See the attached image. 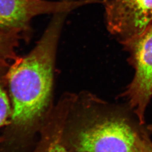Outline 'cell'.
<instances>
[{
    "label": "cell",
    "mask_w": 152,
    "mask_h": 152,
    "mask_svg": "<svg viewBox=\"0 0 152 152\" xmlns=\"http://www.w3.org/2000/svg\"><path fill=\"white\" fill-rule=\"evenodd\" d=\"M68 13L53 14L34 48L14 60L7 73L13 104L12 118L17 126H31L47 107L59 41Z\"/></svg>",
    "instance_id": "6da1fadb"
},
{
    "label": "cell",
    "mask_w": 152,
    "mask_h": 152,
    "mask_svg": "<svg viewBox=\"0 0 152 152\" xmlns=\"http://www.w3.org/2000/svg\"><path fill=\"white\" fill-rule=\"evenodd\" d=\"M150 140L123 115L94 117L77 132L73 146L78 152H147Z\"/></svg>",
    "instance_id": "7a4b0ae2"
},
{
    "label": "cell",
    "mask_w": 152,
    "mask_h": 152,
    "mask_svg": "<svg viewBox=\"0 0 152 152\" xmlns=\"http://www.w3.org/2000/svg\"><path fill=\"white\" fill-rule=\"evenodd\" d=\"M99 0H0V31L22 36L30 31L36 16L67 12Z\"/></svg>",
    "instance_id": "3957f363"
},
{
    "label": "cell",
    "mask_w": 152,
    "mask_h": 152,
    "mask_svg": "<svg viewBox=\"0 0 152 152\" xmlns=\"http://www.w3.org/2000/svg\"><path fill=\"white\" fill-rule=\"evenodd\" d=\"M135 69L134 78L126 91L131 107L141 124L152 97V24L140 36L125 45Z\"/></svg>",
    "instance_id": "277c9868"
},
{
    "label": "cell",
    "mask_w": 152,
    "mask_h": 152,
    "mask_svg": "<svg viewBox=\"0 0 152 152\" xmlns=\"http://www.w3.org/2000/svg\"><path fill=\"white\" fill-rule=\"evenodd\" d=\"M105 6L109 31L125 45L152 24V0H108Z\"/></svg>",
    "instance_id": "5b68a950"
},
{
    "label": "cell",
    "mask_w": 152,
    "mask_h": 152,
    "mask_svg": "<svg viewBox=\"0 0 152 152\" xmlns=\"http://www.w3.org/2000/svg\"><path fill=\"white\" fill-rule=\"evenodd\" d=\"M22 36L15 33L0 31V70H4L8 62L18 57L16 49Z\"/></svg>",
    "instance_id": "8992f818"
},
{
    "label": "cell",
    "mask_w": 152,
    "mask_h": 152,
    "mask_svg": "<svg viewBox=\"0 0 152 152\" xmlns=\"http://www.w3.org/2000/svg\"><path fill=\"white\" fill-rule=\"evenodd\" d=\"M2 71H0V73ZM10 111V104L0 81V127L5 124Z\"/></svg>",
    "instance_id": "52a82bcc"
},
{
    "label": "cell",
    "mask_w": 152,
    "mask_h": 152,
    "mask_svg": "<svg viewBox=\"0 0 152 152\" xmlns=\"http://www.w3.org/2000/svg\"><path fill=\"white\" fill-rule=\"evenodd\" d=\"M46 152H68L65 149V148L61 146L59 143L55 142L53 143L50 147L48 148V151Z\"/></svg>",
    "instance_id": "ba28073f"
},
{
    "label": "cell",
    "mask_w": 152,
    "mask_h": 152,
    "mask_svg": "<svg viewBox=\"0 0 152 152\" xmlns=\"http://www.w3.org/2000/svg\"><path fill=\"white\" fill-rule=\"evenodd\" d=\"M147 152H152V142L151 141L147 149Z\"/></svg>",
    "instance_id": "9c48e42d"
}]
</instances>
